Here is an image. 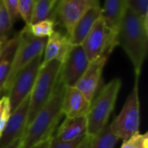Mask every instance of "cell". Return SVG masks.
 I'll list each match as a JSON object with an SVG mask.
<instances>
[{
  "mask_svg": "<svg viewBox=\"0 0 148 148\" xmlns=\"http://www.w3.org/2000/svg\"><path fill=\"white\" fill-rule=\"evenodd\" d=\"M115 45L121 46L131 61L135 78H140L148 48V27L127 8L115 36Z\"/></svg>",
  "mask_w": 148,
  "mask_h": 148,
  "instance_id": "obj_1",
  "label": "cell"
},
{
  "mask_svg": "<svg viewBox=\"0 0 148 148\" xmlns=\"http://www.w3.org/2000/svg\"><path fill=\"white\" fill-rule=\"evenodd\" d=\"M64 85L60 82L49 99L28 125L23 137V148H31L54 136L62 114V101Z\"/></svg>",
  "mask_w": 148,
  "mask_h": 148,
  "instance_id": "obj_2",
  "label": "cell"
},
{
  "mask_svg": "<svg viewBox=\"0 0 148 148\" xmlns=\"http://www.w3.org/2000/svg\"><path fill=\"white\" fill-rule=\"evenodd\" d=\"M121 88V80L115 78L104 85L95 95L86 115L88 123L87 135L93 137L108 125Z\"/></svg>",
  "mask_w": 148,
  "mask_h": 148,
  "instance_id": "obj_3",
  "label": "cell"
},
{
  "mask_svg": "<svg viewBox=\"0 0 148 148\" xmlns=\"http://www.w3.org/2000/svg\"><path fill=\"white\" fill-rule=\"evenodd\" d=\"M61 66L62 63L60 62L51 61L40 67L36 82L29 95L28 125L53 95L59 82Z\"/></svg>",
  "mask_w": 148,
  "mask_h": 148,
  "instance_id": "obj_4",
  "label": "cell"
},
{
  "mask_svg": "<svg viewBox=\"0 0 148 148\" xmlns=\"http://www.w3.org/2000/svg\"><path fill=\"white\" fill-rule=\"evenodd\" d=\"M140 122L139 79L135 78L134 88L127 96L121 113L109 126L113 134L119 140H127L140 133Z\"/></svg>",
  "mask_w": 148,
  "mask_h": 148,
  "instance_id": "obj_5",
  "label": "cell"
},
{
  "mask_svg": "<svg viewBox=\"0 0 148 148\" xmlns=\"http://www.w3.org/2000/svg\"><path fill=\"white\" fill-rule=\"evenodd\" d=\"M42 59V56H39L19 70L7 87L5 92L8 93L11 112L30 95L41 67Z\"/></svg>",
  "mask_w": 148,
  "mask_h": 148,
  "instance_id": "obj_6",
  "label": "cell"
},
{
  "mask_svg": "<svg viewBox=\"0 0 148 148\" xmlns=\"http://www.w3.org/2000/svg\"><path fill=\"white\" fill-rule=\"evenodd\" d=\"M20 40L18 46L16 48L12 67L9 75L8 81L4 86L3 91L6 90L7 87L16 75V74L28 65L31 61L39 56H42L44 48L47 42V38H37L31 36L23 28L21 32H19Z\"/></svg>",
  "mask_w": 148,
  "mask_h": 148,
  "instance_id": "obj_7",
  "label": "cell"
},
{
  "mask_svg": "<svg viewBox=\"0 0 148 148\" xmlns=\"http://www.w3.org/2000/svg\"><path fill=\"white\" fill-rule=\"evenodd\" d=\"M90 62L81 44L72 45L62 62L59 80L64 87H75L82 78Z\"/></svg>",
  "mask_w": 148,
  "mask_h": 148,
  "instance_id": "obj_8",
  "label": "cell"
},
{
  "mask_svg": "<svg viewBox=\"0 0 148 148\" xmlns=\"http://www.w3.org/2000/svg\"><path fill=\"white\" fill-rule=\"evenodd\" d=\"M96 2L97 0L57 1L52 19L56 24H61L66 29L69 36L80 18Z\"/></svg>",
  "mask_w": 148,
  "mask_h": 148,
  "instance_id": "obj_9",
  "label": "cell"
},
{
  "mask_svg": "<svg viewBox=\"0 0 148 148\" xmlns=\"http://www.w3.org/2000/svg\"><path fill=\"white\" fill-rule=\"evenodd\" d=\"M81 45L90 62L101 56H110L114 49L111 45L108 29L101 17L95 23Z\"/></svg>",
  "mask_w": 148,
  "mask_h": 148,
  "instance_id": "obj_10",
  "label": "cell"
},
{
  "mask_svg": "<svg viewBox=\"0 0 148 148\" xmlns=\"http://www.w3.org/2000/svg\"><path fill=\"white\" fill-rule=\"evenodd\" d=\"M29 95L11 112L4 131L0 138V148L5 147L13 141L23 137L28 127Z\"/></svg>",
  "mask_w": 148,
  "mask_h": 148,
  "instance_id": "obj_11",
  "label": "cell"
},
{
  "mask_svg": "<svg viewBox=\"0 0 148 148\" xmlns=\"http://www.w3.org/2000/svg\"><path fill=\"white\" fill-rule=\"evenodd\" d=\"M108 59V56H101L91 62L87 70L75 86L90 101L94 100L100 88L103 69Z\"/></svg>",
  "mask_w": 148,
  "mask_h": 148,
  "instance_id": "obj_12",
  "label": "cell"
},
{
  "mask_svg": "<svg viewBox=\"0 0 148 148\" xmlns=\"http://www.w3.org/2000/svg\"><path fill=\"white\" fill-rule=\"evenodd\" d=\"M91 102L75 87H64L62 112L66 118L84 117L88 113Z\"/></svg>",
  "mask_w": 148,
  "mask_h": 148,
  "instance_id": "obj_13",
  "label": "cell"
},
{
  "mask_svg": "<svg viewBox=\"0 0 148 148\" xmlns=\"http://www.w3.org/2000/svg\"><path fill=\"white\" fill-rule=\"evenodd\" d=\"M127 8L126 0H107L101 7V19L108 29L110 42L114 49L116 47V33Z\"/></svg>",
  "mask_w": 148,
  "mask_h": 148,
  "instance_id": "obj_14",
  "label": "cell"
},
{
  "mask_svg": "<svg viewBox=\"0 0 148 148\" xmlns=\"http://www.w3.org/2000/svg\"><path fill=\"white\" fill-rule=\"evenodd\" d=\"M71 46L72 44L67 35L55 30L47 38L41 66L51 61H58L62 63Z\"/></svg>",
  "mask_w": 148,
  "mask_h": 148,
  "instance_id": "obj_15",
  "label": "cell"
},
{
  "mask_svg": "<svg viewBox=\"0 0 148 148\" xmlns=\"http://www.w3.org/2000/svg\"><path fill=\"white\" fill-rule=\"evenodd\" d=\"M101 17V7L97 1L92 5L75 25L71 34L69 36L72 45L82 44L85 37L92 29L95 23Z\"/></svg>",
  "mask_w": 148,
  "mask_h": 148,
  "instance_id": "obj_16",
  "label": "cell"
},
{
  "mask_svg": "<svg viewBox=\"0 0 148 148\" xmlns=\"http://www.w3.org/2000/svg\"><path fill=\"white\" fill-rule=\"evenodd\" d=\"M87 131L88 123L86 116L74 119L65 118L59 127H57L53 138L62 142L74 141L87 135Z\"/></svg>",
  "mask_w": 148,
  "mask_h": 148,
  "instance_id": "obj_17",
  "label": "cell"
},
{
  "mask_svg": "<svg viewBox=\"0 0 148 148\" xmlns=\"http://www.w3.org/2000/svg\"><path fill=\"white\" fill-rule=\"evenodd\" d=\"M20 40L19 33L10 38L3 46L0 56V94L3 91L4 86L8 81L9 75L12 67L14 56Z\"/></svg>",
  "mask_w": 148,
  "mask_h": 148,
  "instance_id": "obj_18",
  "label": "cell"
},
{
  "mask_svg": "<svg viewBox=\"0 0 148 148\" xmlns=\"http://www.w3.org/2000/svg\"><path fill=\"white\" fill-rule=\"evenodd\" d=\"M118 140L108 124L96 135L91 137L88 148H114Z\"/></svg>",
  "mask_w": 148,
  "mask_h": 148,
  "instance_id": "obj_19",
  "label": "cell"
},
{
  "mask_svg": "<svg viewBox=\"0 0 148 148\" xmlns=\"http://www.w3.org/2000/svg\"><path fill=\"white\" fill-rule=\"evenodd\" d=\"M56 3H57L56 0H37V1H36L31 24L36 23L38 22H41V21H43L46 19H52Z\"/></svg>",
  "mask_w": 148,
  "mask_h": 148,
  "instance_id": "obj_20",
  "label": "cell"
},
{
  "mask_svg": "<svg viewBox=\"0 0 148 148\" xmlns=\"http://www.w3.org/2000/svg\"><path fill=\"white\" fill-rule=\"evenodd\" d=\"M56 23L53 19H46L36 23L25 26V29L33 36L37 38H48L54 31Z\"/></svg>",
  "mask_w": 148,
  "mask_h": 148,
  "instance_id": "obj_21",
  "label": "cell"
},
{
  "mask_svg": "<svg viewBox=\"0 0 148 148\" xmlns=\"http://www.w3.org/2000/svg\"><path fill=\"white\" fill-rule=\"evenodd\" d=\"M13 27V23L6 10L3 1L0 0V43H4L9 40V34Z\"/></svg>",
  "mask_w": 148,
  "mask_h": 148,
  "instance_id": "obj_22",
  "label": "cell"
},
{
  "mask_svg": "<svg viewBox=\"0 0 148 148\" xmlns=\"http://www.w3.org/2000/svg\"><path fill=\"white\" fill-rule=\"evenodd\" d=\"M127 8L134 12L148 27V1L147 0H126Z\"/></svg>",
  "mask_w": 148,
  "mask_h": 148,
  "instance_id": "obj_23",
  "label": "cell"
},
{
  "mask_svg": "<svg viewBox=\"0 0 148 148\" xmlns=\"http://www.w3.org/2000/svg\"><path fill=\"white\" fill-rule=\"evenodd\" d=\"M36 0H18V11L20 17L25 22L26 26L32 23Z\"/></svg>",
  "mask_w": 148,
  "mask_h": 148,
  "instance_id": "obj_24",
  "label": "cell"
},
{
  "mask_svg": "<svg viewBox=\"0 0 148 148\" xmlns=\"http://www.w3.org/2000/svg\"><path fill=\"white\" fill-rule=\"evenodd\" d=\"M90 139H91L90 136L85 135L84 137L75 140L74 141L62 142V141H58L52 137L49 148H88Z\"/></svg>",
  "mask_w": 148,
  "mask_h": 148,
  "instance_id": "obj_25",
  "label": "cell"
},
{
  "mask_svg": "<svg viewBox=\"0 0 148 148\" xmlns=\"http://www.w3.org/2000/svg\"><path fill=\"white\" fill-rule=\"evenodd\" d=\"M10 114L11 108L10 100L7 95H3L0 98V138L4 131Z\"/></svg>",
  "mask_w": 148,
  "mask_h": 148,
  "instance_id": "obj_26",
  "label": "cell"
},
{
  "mask_svg": "<svg viewBox=\"0 0 148 148\" xmlns=\"http://www.w3.org/2000/svg\"><path fill=\"white\" fill-rule=\"evenodd\" d=\"M121 148H148V133L137 134L123 140Z\"/></svg>",
  "mask_w": 148,
  "mask_h": 148,
  "instance_id": "obj_27",
  "label": "cell"
},
{
  "mask_svg": "<svg viewBox=\"0 0 148 148\" xmlns=\"http://www.w3.org/2000/svg\"><path fill=\"white\" fill-rule=\"evenodd\" d=\"M6 10L10 17L11 22L14 23L19 17L18 11V0H3Z\"/></svg>",
  "mask_w": 148,
  "mask_h": 148,
  "instance_id": "obj_28",
  "label": "cell"
},
{
  "mask_svg": "<svg viewBox=\"0 0 148 148\" xmlns=\"http://www.w3.org/2000/svg\"><path fill=\"white\" fill-rule=\"evenodd\" d=\"M3 148H23V138L18 139L15 141H13L12 143H10V145L6 146L5 147Z\"/></svg>",
  "mask_w": 148,
  "mask_h": 148,
  "instance_id": "obj_29",
  "label": "cell"
},
{
  "mask_svg": "<svg viewBox=\"0 0 148 148\" xmlns=\"http://www.w3.org/2000/svg\"><path fill=\"white\" fill-rule=\"evenodd\" d=\"M51 140H52V138L49 139V140H44V141H42V142H41V143H38L37 145L32 147L31 148H49V144H50V142H51Z\"/></svg>",
  "mask_w": 148,
  "mask_h": 148,
  "instance_id": "obj_30",
  "label": "cell"
},
{
  "mask_svg": "<svg viewBox=\"0 0 148 148\" xmlns=\"http://www.w3.org/2000/svg\"><path fill=\"white\" fill-rule=\"evenodd\" d=\"M4 43H5V42H4ZM4 43L0 44V56H1V54H2V51H3V46H4Z\"/></svg>",
  "mask_w": 148,
  "mask_h": 148,
  "instance_id": "obj_31",
  "label": "cell"
},
{
  "mask_svg": "<svg viewBox=\"0 0 148 148\" xmlns=\"http://www.w3.org/2000/svg\"><path fill=\"white\" fill-rule=\"evenodd\" d=\"M0 44H3V43H0Z\"/></svg>",
  "mask_w": 148,
  "mask_h": 148,
  "instance_id": "obj_32",
  "label": "cell"
}]
</instances>
